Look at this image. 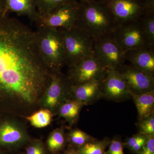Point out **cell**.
Listing matches in <instances>:
<instances>
[{"instance_id": "6da1fadb", "label": "cell", "mask_w": 154, "mask_h": 154, "mask_svg": "<svg viewBox=\"0 0 154 154\" xmlns=\"http://www.w3.org/2000/svg\"><path fill=\"white\" fill-rule=\"evenodd\" d=\"M51 73L42 60L35 30L17 19L0 28V90L31 105L45 91Z\"/></svg>"}, {"instance_id": "7a4b0ae2", "label": "cell", "mask_w": 154, "mask_h": 154, "mask_svg": "<svg viewBox=\"0 0 154 154\" xmlns=\"http://www.w3.org/2000/svg\"><path fill=\"white\" fill-rule=\"evenodd\" d=\"M117 25L109 11L99 0L80 2L76 26L94 39L110 35Z\"/></svg>"}, {"instance_id": "3957f363", "label": "cell", "mask_w": 154, "mask_h": 154, "mask_svg": "<svg viewBox=\"0 0 154 154\" xmlns=\"http://www.w3.org/2000/svg\"><path fill=\"white\" fill-rule=\"evenodd\" d=\"M39 55L51 73L60 72L65 65L63 42L59 30L37 26L35 30Z\"/></svg>"}, {"instance_id": "277c9868", "label": "cell", "mask_w": 154, "mask_h": 154, "mask_svg": "<svg viewBox=\"0 0 154 154\" xmlns=\"http://www.w3.org/2000/svg\"><path fill=\"white\" fill-rule=\"evenodd\" d=\"M65 51V65L68 66L94 55L95 39L84 30L75 26L59 28Z\"/></svg>"}, {"instance_id": "5b68a950", "label": "cell", "mask_w": 154, "mask_h": 154, "mask_svg": "<svg viewBox=\"0 0 154 154\" xmlns=\"http://www.w3.org/2000/svg\"><path fill=\"white\" fill-rule=\"evenodd\" d=\"M107 8L117 25L139 20L154 12V2L143 0H99Z\"/></svg>"}, {"instance_id": "8992f818", "label": "cell", "mask_w": 154, "mask_h": 154, "mask_svg": "<svg viewBox=\"0 0 154 154\" xmlns=\"http://www.w3.org/2000/svg\"><path fill=\"white\" fill-rule=\"evenodd\" d=\"M79 5L78 1L66 3L49 14L37 16L34 22L37 26L46 28H71L76 26Z\"/></svg>"}, {"instance_id": "52a82bcc", "label": "cell", "mask_w": 154, "mask_h": 154, "mask_svg": "<svg viewBox=\"0 0 154 154\" xmlns=\"http://www.w3.org/2000/svg\"><path fill=\"white\" fill-rule=\"evenodd\" d=\"M94 55L107 69L120 71L125 65V52L111 34L95 39Z\"/></svg>"}, {"instance_id": "ba28073f", "label": "cell", "mask_w": 154, "mask_h": 154, "mask_svg": "<svg viewBox=\"0 0 154 154\" xmlns=\"http://www.w3.org/2000/svg\"><path fill=\"white\" fill-rule=\"evenodd\" d=\"M69 69L66 79L73 85L103 79L107 70L95 55L83 59Z\"/></svg>"}, {"instance_id": "9c48e42d", "label": "cell", "mask_w": 154, "mask_h": 154, "mask_svg": "<svg viewBox=\"0 0 154 154\" xmlns=\"http://www.w3.org/2000/svg\"><path fill=\"white\" fill-rule=\"evenodd\" d=\"M111 35L125 52L140 48L151 47L144 34L140 20L117 25Z\"/></svg>"}, {"instance_id": "30bf717a", "label": "cell", "mask_w": 154, "mask_h": 154, "mask_svg": "<svg viewBox=\"0 0 154 154\" xmlns=\"http://www.w3.org/2000/svg\"><path fill=\"white\" fill-rule=\"evenodd\" d=\"M131 98V93L120 72L107 69L102 82L101 99L121 102Z\"/></svg>"}, {"instance_id": "8fae6325", "label": "cell", "mask_w": 154, "mask_h": 154, "mask_svg": "<svg viewBox=\"0 0 154 154\" xmlns=\"http://www.w3.org/2000/svg\"><path fill=\"white\" fill-rule=\"evenodd\" d=\"M71 85L60 72L51 73L49 82L46 88L44 104L50 108H59L70 96Z\"/></svg>"}, {"instance_id": "7c38bea8", "label": "cell", "mask_w": 154, "mask_h": 154, "mask_svg": "<svg viewBox=\"0 0 154 154\" xmlns=\"http://www.w3.org/2000/svg\"><path fill=\"white\" fill-rule=\"evenodd\" d=\"M119 71L124 77L131 94H141L154 91V77L130 64L125 65Z\"/></svg>"}, {"instance_id": "4fadbf2b", "label": "cell", "mask_w": 154, "mask_h": 154, "mask_svg": "<svg viewBox=\"0 0 154 154\" xmlns=\"http://www.w3.org/2000/svg\"><path fill=\"white\" fill-rule=\"evenodd\" d=\"M103 80H94L75 85H71L70 96L85 106L93 105L101 99Z\"/></svg>"}, {"instance_id": "5bb4252c", "label": "cell", "mask_w": 154, "mask_h": 154, "mask_svg": "<svg viewBox=\"0 0 154 154\" xmlns=\"http://www.w3.org/2000/svg\"><path fill=\"white\" fill-rule=\"evenodd\" d=\"M126 60L136 68L154 77V47H145L125 52Z\"/></svg>"}, {"instance_id": "9a60e30c", "label": "cell", "mask_w": 154, "mask_h": 154, "mask_svg": "<svg viewBox=\"0 0 154 154\" xmlns=\"http://www.w3.org/2000/svg\"><path fill=\"white\" fill-rule=\"evenodd\" d=\"M26 139L25 131L18 125L6 122L0 125V145H16L22 143Z\"/></svg>"}, {"instance_id": "2e32d148", "label": "cell", "mask_w": 154, "mask_h": 154, "mask_svg": "<svg viewBox=\"0 0 154 154\" xmlns=\"http://www.w3.org/2000/svg\"><path fill=\"white\" fill-rule=\"evenodd\" d=\"M6 9L35 21L38 13L35 0H4Z\"/></svg>"}, {"instance_id": "e0dca14e", "label": "cell", "mask_w": 154, "mask_h": 154, "mask_svg": "<svg viewBox=\"0 0 154 154\" xmlns=\"http://www.w3.org/2000/svg\"><path fill=\"white\" fill-rule=\"evenodd\" d=\"M137 109L138 119L154 113V91L141 94H131Z\"/></svg>"}, {"instance_id": "ac0fdd59", "label": "cell", "mask_w": 154, "mask_h": 154, "mask_svg": "<svg viewBox=\"0 0 154 154\" xmlns=\"http://www.w3.org/2000/svg\"><path fill=\"white\" fill-rule=\"evenodd\" d=\"M84 106L77 100L68 99L59 108V113L70 124H73L79 119L80 112Z\"/></svg>"}, {"instance_id": "d6986e66", "label": "cell", "mask_w": 154, "mask_h": 154, "mask_svg": "<svg viewBox=\"0 0 154 154\" xmlns=\"http://www.w3.org/2000/svg\"><path fill=\"white\" fill-rule=\"evenodd\" d=\"M110 141L111 140L108 137L102 140L96 139L76 149L80 154H104Z\"/></svg>"}, {"instance_id": "ffe728a7", "label": "cell", "mask_w": 154, "mask_h": 154, "mask_svg": "<svg viewBox=\"0 0 154 154\" xmlns=\"http://www.w3.org/2000/svg\"><path fill=\"white\" fill-rule=\"evenodd\" d=\"M38 16L49 14L69 2L78 0H35Z\"/></svg>"}, {"instance_id": "44dd1931", "label": "cell", "mask_w": 154, "mask_h": 154, "mask_svg": "<svg viewBox=\"0 0 154 154\" xmlns=\"http://www.w3.org/2000/svg\"><path fill=\"white\" fill-rule=\"evenodd\" d=\"M140 21L148 43L154 47V12L146 14Z\"/></svg>"}, {"instance_id": "7402d4cb", "label": "cell", "mask_w": 154, "mask_h": 154, "mask_svg": "<svg viewBox=\"0 0 154 154\" xmlns=\"http://www.w3.org/2000/svg\"><path fill=\"white\" fill-rule=\"evenodd\" d=\"M52 113L48 109L37 111L26 117L33 126L38 128L45 127L50 124L52 118Z\"/></svg>"}, {"instance_id": "603a6c76", "label": "cell", "mask_w": 154, "mask_h": 154, "mask_svg": "<svg viewBox=\"0 0 154 154\" xmlns=\"http://www.w3.org/2000/svg\"><path fill=\"white\" fill-rule=\"evenodd\" d=\"M65 136L62 128H58L50 135L47 146L51 151L57 152L63 148L65 144Z\"/></svg>"}, {"instance_id": "cb8c5ba5", "label": "cell", "mask_w": 154, "mask_h": 154, "mask_svg": "<svg viewBox=\"0 0 154 154\" xmlns=\"http://www.w3.org/2000/svg\"><path fill=\"white\" fill-rule=\"evenodd\" d=\"M68 139L72 146L78 148L96 138L81 130L75 129L69 132Z\"/></svg>"}, {"instance_id": "d4e9b609", "label": "cell", "mask_w": 154, "mask_h": 154, "mask_svg": "<svg viewBox=\"0 0 154 154\" xmlns=\"http://www.w3.org/2000/svg\"><path fill=\"white\" fill-rule=\"evenodd\" d=\"M149 136L138 133L128 138L124 142L125 147L128 149L131 152L136 154L141 149L146 142Z\"/></svg>"}, {"instance_id": "484cf974", "label": "cell", "mask_w": 154, "mask_h": 154, "mask_svg": "<svg viewBox=\"0 0 154 154\" xmlns=\"http://www.w3.org/2000/svg\"><path fill=\"white\" fill-rule=\"evenodd\" d=\"M139 133L146 136L154 135V113L145 118L138 119L136 124Z\"/></svg>"}, {"instance_id": "4316f807", "label": "cell", "mask_w": 154, "mask_h": 154, "mask_svg": "<svg viewBox=\"0 0 154 154\" xmlns=\"http://www.w3.org/2000/svg\"><path fill=\"white\" fill-rule=\"evenodd\" d=\"M125 147L124 142L121 137H114L111 140L108 150L105 151L104 154H125Z\"/></svg>"}, {"instance_id": "83f0119b", "label": "cell", "mask_w": 154, "mask_h": 154, "mask_svg": "<svg viewBox=\"0 0 154 154\" xmlns=\"http://www.w3.org/2000/svg\"><path fill=\"white\" fill-rule=\"evenodd\" d=\"M135 154H154V135L149 136L141 149Z\"/></svg>"}, {"instance_id": "f1b7e54d", "label": "cell", "mask_w": 154, "mask_h": 154, "mask_svg": "<svg viewBox=\"0 0 154 154\" xmlns=\"http://www.w3.org/2000/svg\"><path fill=\"white\" fill-rule=\"evenodd\" d=\"M26 154H44V148L40 143H34L27 148Z\"/></svg>"}, {"instance_id": "f546056e", "label": "cell", "mask_w": 154, "mask_h": 154, "mask_svg": "<svg viewBox=\"0 0 154 154\" xmlns=\"http://www.w3.org/2000/svg\"><path fill=\"white\" fill-rule=\"evenodd\" d=\"M65 154H80L76 149L72 146L69 147L68 149L65 152Z\"/></svg>"}, {"instance_id": "4dcf8cb0", "label": "cell", "mask_w": 154, "mask_h": 154, "mask_svg": "<svg viewBox=\"0 0 154 154\" xmlns=\"http://www.w3.org/2000/svg\"><path fill=\"white\" fill-rule=\"evenodd\" d=\"M80 2L84 3L87 2H90L92 0H78Z\"/></svg>"}, {"instance_id": "1f68e13d", "label": "cell", "mask_w": 154, "mask_h": 154, "mask_svg": "<svg viewBox=\"0 0 154 154\" xmlns=\"http://www.w3.org/2000/svg\"><path fill=\"white\" fill-rule=\"evenodd\" d=\"M143 1H147V2H154V0H143Z\"/></svg>"}, {"instance_id": "d6a6232c", "label": "cell", "mask_w": 154, "mask_h": 154, "mask_svg": "<svg viewBox=\"0 0 154 154\" xmlns=\"http://www.w3.org/2000/svg\"><path fill=\"white\" fill-rule=\"evenodd\" d=\"M1 3H0V10H1Z\"/></svg>"}, {"instance_id": "836d02e7", "label": "cell", "mask_w": 154, "mask_h": 154, "mask_svg": "<svg viewBox=\"0 0 154 154\" xmlns=\"http://www.w3.org/2000/svg\"><path fill=\"white\" fill-rule=\"evenodd\" d=\"M0 154H1V153H0Z\"/></svg>"}]
</instances>
